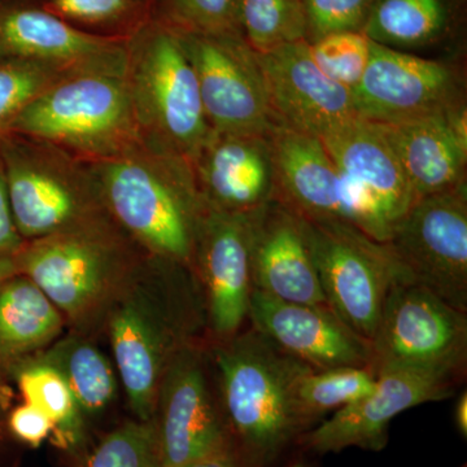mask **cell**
<instances>
[{
	"label": "cell",
	"mask_w": 467,
	"mask_h": 467,
	"mask_svg": "<svg viewBox=\"0 0 467 467\" xmlns=\"http://www.w3.org/2000/svg\"><path fill=\"white\" fill-rule=\"evenodd\" d=\"M371 344L376 374L407 370L460 382L467 362V317L423 285H392Z\"/></svg>",
	"instance_id": "ba28073f"
},
{
	"label": "cell",
	"mask_w": 467,
	"mask_h": 467,
	"mask_svg": "<svg viewBox=\"0 0 467 467\" xmlns=\"http://www.w3.org/2000/svg\"><path fill=\"white\" fill-rule=\"evenodd\" d=\"M20 275L15 257H3L0 259V284L11 276Z\"/></svg>",
	"instance_id": "ab89813d"
},
{
	"label": "cell",
	"mask_w": 467,
	"mask_h": 467,
	"mask_svg": "<svg viewBox=\"0 0 467 467\" xmlns=\"http://www.w3.org/2000/svg\"><path fill=\"white\" fill-rule=\"evenodd\" d=\"M9 207L26 242L109 218L90 162L26 135L0 140Z\"/></svg>",
	"instance_id": "52a82bcc"
},
{
	"label": "cell",
	"mask_w": 467,
	"mask_h": 467,
	"mask_svg": "<svg viewBox=\"0 0 467 467\" xmlns=\"http://www.w3.org/2000/svg\"><path fill=\"white\" fill-rule=\"evenodd\" d=\"M322 142L340 174L342 223L389 242L417 199L380 126L359 117Z\"/></svg>",
	"instance_id": "30bf717a"
},
{
	"label": "cell",
	"mask_w": 467,
	"mask_h": 467,
	"mask_svg": "<svg viewBox=\"0 0 467 467\" xmlns=\"http://www.w3.org/2000/svg\"><path fill=\"white\" fill-rule=\"evenodd\" d=\"M212 353L233 441L257 466L264 465L306 431L297 411L296 386L312 368L254 327L218 340Z\"/></svg>",
	"instance_id": "3957f363"
},
{
	"label": "cell",
	"mask_w": 467,
	"mask_h": 467,
	"mask_svg": "<svg viewBox=\"0 0 467 467\" xmlns=\"http://www.w3.org/2000/svg\"><path fill=\"white\" fill-rule=\"evenodd\" d=\"M308 45L321 72L350 90L361 81L373 47L362 32L331 33Z\"/></svg>",
	"instance_id": "836d02e7"
},
{
	"label": "cell",
	"mask_w": 467,
	"mask_h": 467,
	"mask_svg": "<svg viewBox=\"0 0 467 467\" xmlns=\"http://www.w3.org/2000/svg\"><path fill=\"white\" fill-rule=\"evenodd\" d=\"M152 20L177 33L242 36L239 0H153Z\"/></svg>",
	"instance_id": "1f68e13d"
},
{
	"label": "cell",
	"mask_w": 467,
	"mask_h": 467,
	"mask_svg": "<svg viewBox=\"0 0 467 467\" xmlns=\"http://www.w3.org/2000/svg\"><path fill=\"white\" fill-rule=\"evenodd\" d=\"M254 290L278 299L327 306L306 242L303 218L276 196L250 214Z\"/></svg>",
	"instance_id": "44dd1931"
},
{
	"label": "cell",
	"mask_w": 467,
	"mask_h": 467,
	"mask_svg": "<svg viewBox=\"0 0 467 467\" xmlns=\"http://www.w3.org/2000/svg\"><path fill=\"white\" fill-rule=\"evenodd\" d=\"M250 214L208 208L196 239L192 272L202 292L207 324L218 340L238 334L250 312Z\"/></svg>",
	"instance_id": "9a60e30c"
},
{
	"label": "cell",
	"mask_w": 467,
	"mask_h": 467,
	"mask_svg": "<svg viewBox=\"0 0 467 467\" xmlns=\"http://www.w3.org/2000/svg\"><path fill=\"white\" fill-rule=\"evenodd\" d=\"M24 400L42 410L54 423L55 441L61 450L78 453L84 450L85 420L60 374L41 359H32L17 373Z\"/></svg>",
	"instance_id": "4316f807"
},
{
	"label": "cell",
	"mask_w": 467,
	"mask_h": 467,
	"mask_svg": "<svg viewBox=\"0 0 467 467\" xmlns=\"http://www.w3.org/2000/svg\"><path fill=\"white\" fill-rule=\"evenodd\" d=\"M257 57L279 124L322 140L359 119L352 90L321 72L308 42L291 43Z\"/></svg>",
	"instance_id": "e0dca14e"
},
{
	"label": "cell",
	"mask_w": 467,
	"mask_h": 467,
	"mask_svg": "<svg viewBox=\"0 0 467 467\" xmlns=\"http://www.w3.org/2000/svg\"><path fill=\"white\" fill-rule=\"evenodd\" d=\"M275 196L304 220L342 223L340 174L324 142L278 125L270 135Z\"/></svg>",
	"instance_id": "603a6c76"
},
{
	"label": "cell",
	"mask_w": 467,
	"mask_h": 467,
	"mask_svg": "<svg viewBox=\"0 0 467 467\" xmlns=\"http://www.w3.org/2000/svg\"><path fill=\"white\" fill-rule=\"evenodd\" d=\"M461 73L451 64L373 42L370 60L352 90L356 112L376 124H398L466 106Z\"/></svg>",
	"instance_id": "5bb4252c"
},
{
	"label": "cell",
	"mask_w": 467,
	"mask_h": 467,
	"mask_svg": "<svg viewBox=\"0 0 467 467\" xmlns=\"http://www.w3.org/2000/svg\"><path fill=\"white\" fill-rule=\"evenodd\" d=\"M239 24L243 39L259 55L306 41L301 0H239Z\"/></svg>",
	"instance_id": "f546056e"
},
{
	"label": "cell",
	"mask_w": 467,
	"mask_h": 467,
	"mask_svg": "<svg viewBox=\"0 0 467 467\" xmlns=\"http://www.w3.org/2000/svg\"><path fill=\"white\" fill-rule=\"evenodd\" d=\"M291 467H304L303 465H294V466H291Z\"/></svg>",
	"instance_id": "60d3db41"
},
{
	"label": "cell",
	"mask_w": 467,
	"mask_h": 467,
	"mask_svg": "<svg viewBox=\"0 0 467 467\" xmlns=\"http://www.w3.org/2000/svg\"><path fill=\"white\" fill-rule=\"evenodd\" d=\"M39 359L60 374L84 417L100 413L115 399V370L106 355L85 337H63Z\"/></svg>",
	"instance_id": "484cf974"
},
{
	"label": "cell",
	"mask_w": 467,
	"mask_h": 467,
	"mask_svg": "<svg viewBox=\"0 0 467 467\" xmlns=\"http://www.w3.org/2000/svg\"><path fill=\"white\" fill-rule=\"evenodd\" d=\"M69 75L75 73L17 58L0 57V140L9 133L17 117L32 101Z\"/></svg>",
	"instance_id": "d6a6232c"
},
{
	"label": "cell",
	"mask_w": 467,
	"mask_h": 467,
	"mask_svg": "<svg viewBox=\"0 0 467 467\" xmlns=\"http://www.w3.org/2000/svg\"><path fill=\"white\" fill-rule=\"evenodd\" d=\"M180 34L212 130L270 137L276 126L259 57L243 36Z\"/></svg>",
	"instance_id": "7c38bea8"
},
{
	"label": "cell",
	"mask_w": 467,
	"mask_h": 467,
	"mask_svg": "<svg viewBox=\"0 0 467 467\" xmlns=\"http://www.w3.org/2000/svg\"><path fill=\"white\" fill-rule=\"evenodd\" d=\"M126 41L82 32L51 14L39 0H0L3 58L69 73L125 70Z\"/></svg>",
	"instance_id": "2e32d148"
},
{
	"label": "cell",
	"mask_w": 467,
	"mask_h": 467,
	"mask_svg": "<svg viewBox=\"0 0 467 467\" xmlns=\"http://www.w3.org/2000/svg\"><path fill=\"white\" fill-rule=\"evenodd\" d=\"M107 312L129 407L137 420H150L169 362L207 324L201 285L190 267L146 256Z\"/></svg>",
	"instance_id": "6da1fadb"
},
{
	"label": "cell",
	"mask_w": 467,
	"mask_h": 467,
	"mask_svg": "<svg viewBox=\"0 0 467 467\" xmlns=\"http://www.w3.org/2000/svg\"><path fill=\"white\" fill-rule=\"evenodd\" d=\"M207 364L204 350L190 343L162 376L152 422L164 467H186L234 442Z\"/></svg>",
	"instance_id": "4fadbf2b"
},
{
	"label": "cell",
	"mask_w": 467,
	"mask_h": 467,
	"mask_svg": "<svg viewBox=\"0 0 467 467\" xmlns=\"http://www.w3.org/2000/svg\"><path fill=\"white\" fill-rule=\"evenodd\" d=\"M377 378L370 367L312 368L304 374L296 386V405L306 430L328 411L339 410L373 392Z\"/></svg>",
	"instance_id": "83f0119b"
},
{
	"label": "cell",
	"mask_w": 467,
	"mask_h": 467,
	"mask_svg": "<svg viewBox=\"0 0 467 467\" xmlns=\"http://www.w3.org/2000/svg\"><path fill=\"white\" fill-rule=\"evenodd\" d=\"M248 318L270 342L315 370L371 368L370 342L328 306L290 303L254 288Z\"/></svg>",
	"instance_id": "d6986e66"
},
{
	"label": "cell",
	"mask_w": 467,
	"mask_h": 467,
	"mask_svg": "<svg viewBox=\"0 0 467 467\" xmlns=\"http://www.w3.org/2000/svg\"><path fill=\"white\" fill-rule=\"evenodd\" d=\"M143 254L109 217L26 242L15 260L18 273L78 325L109 308Z\"/></svg>",
	"instance_id": "8992f818"
},
{
	"label": "cell",
	"mask_w": 467,
	"mask_h": 467,
	"mask_svg": "<svg viewBox=\"0 0 467 467\" xmlns=\"http://www.w3.org/2000/svg\"><path fill=\"white\" fill-rule=\"evenodd\" d=\"M451 0H376L362 33L395 50L427 47L451 32Z\"/></svg>",
	"instance_id": "d4e9b609"
},
{
	"label": "cell",
	"mask_w": 467,
	"mask_h": 467,
	"mask_svg": "<svg viewBox=\"0 0 467 467\" xmlns=\"http://www.w3.org/2000/svg\"><path fill=\"white\" fill-rule=\"evenodd\" d=\"M26 244L18 234L9 207L7 187H5V171L0 161V259L15 257Z\"/></svg>",
	"instance_id": "8d00e7d4"
},
{
	"label": "cell",
	"mask_w": 467,
	"mask_h": 467,
	"mask_svg": "<svg viewBox=\"0 0 467 467\" xmlns=\"http://www.w3.org/2000/svg\"><path fill=\"white\" fill-rule=\"evenodd\" d=\"M454 420H456L457 429L460 434L466 438L467 436V393H461L459 400L454 407Z\"/></svg>",
	"instance_id": "f35d334b"
},
{
	"label": "cell",
	"mask_w": 467,
	"mask_h": 467,
	"mask_svg": "<svg viewBox=\"0 0 467 467\" xmlns=\"http://www.w3.org/2000/svg\"><path fill=\"white\" fill-rule=\"evenodd\" d=\"M386 244L411 282L467 312L466 182L417 199Z\"/></svg>",
	"instance_id": "8fae6325"
},
{
	"label": "cell",
	"mask_w": 467,
	"mask_h": 467,
	"mask_svg": "<svg viewBox=\"0 0 467 467\" xmlns=\"http://www.w3.org/2000/svg\"><path fill=\"white\" fill-rule=\"evenodd\" d=\"M8 426L15 438L34 448L39 447L54 434V423L50 418L29 402H24L12 411Z\"/></svg>",
	"instance_id": "d590c367"
},
{
	"label": "cell",
	"mask_w": 467,
	"mask_h": 467,
	"mask_svg": "<svg viewBox=\"0 0 467 467\" xmlns=\"http://www.w3.org/2000/svg\"><path fill=\"white\" fill-rule=\"evenodd\" d=\"M107 213L144 254L192 270L208 207L187 160L147 147L90 162Z\"/></svg>",
	"instance_id": "7a4b0ae2"
},
{
	"label": "cell",
	"mask_w": 467,
	"mask_h": 467,
	"mask_svg": "<svg viewBox=\"0 0 467 467\" xmlns=\"http://www.w3.org/2000/svg\"><path fill=\"white\" fill-rule=\"evenodd\" d=\"M26 135L86 162L121 158L144 146L125 70H85L58 79L17 117Z\"/></svg>",
	"instance_id": "5b68a950"
},
{
	"label": "cell",
	"mask_w": 467,
	"mask_h": 467,
	"mask_svg": "<svg viewBox=\"0 0 467 467\" xmlns=\"http://www.w3.org/2000/svg\"><path fill=\"white\" fill-rule=\"evenodd\" d=\"M76 454L78 467H164L152 420H128Z\"/></svg>",
	"instance_id": "4dcf8cb0"
},
{
	"label": "cell",
	"mask_w": 467,
	"mask_h": 467,
	"mask_svg": "<svg viewBox=\"0 0 467 467\" xmlns=\"http://www.w3.org/2000/svg\"><path fill=\"white\" fill-rule=\"evenodd\" d=\"M125 78L144 146L192 161L212 128L180 34L150 18L126 41Z\"/></svg>",
	"instance_id": "277c9868"
},
{
	"label": "cell",
	"mask_w": 467,
	"mask_h": 467,
	"mask_svg": "<svg viewBox=\"0 0 467 467\" xmlns=\"http://www.w3.org/2000/svg\"><path fill=\"white\" fill-rule=\"evenodd\" d=\"M66 318L33 281L16 275L0 284V358L43 349L60 337Z\"/></svg>",
	"instance_id": "cb8c5ba5"
},
{
	"label": "cell",
	"mask_w": 467,
	"mask_h": 467,
	"mask_svg": "<svg viewBox=\"0 0 467 467\" xmlns=\"http://www.w3.org/2000/svg\"><path fill=\"white\" fill-rule=\"evenodd\" d=\"M416 199L466 182V106L398 124H378Z\"/></svg>",
	"instance_id": "7402d4cb"
},
{
	"label": "cell",
	"mask_w": 467,
	"mask_h": 467,
	"mask_svg": "<svg viewBox=\"0 0 467 467\" xmlns=\"http://www.w3.org/2000/svg\"><path fill=\"white\" fill-rule=\"evenodd\" d=\"M69 26L106 38H130L152 18L153 0H39Z\"/></svg>",
	"instance_id": "f1b7e54d"
},
{
	"label": "cell",
	"mask_w": 467,
	"mask_h": 467,
	"mask_svg": "<svg viewBox=\"0 0 467 467\" xmlns=\"http://www.w3.org/2000/svg\"><path fill=\"white\" fill-rule=\"evenodd\" d=\"M303 221L326 303L344 324L371 342L392 285L410 279L386 243L346 223Z\"/></svg>",
	"instance_id": "9c48e42d"
},
{
	"label": "cell",
	"mask_w": 467,
	"mask_h": 467,
	"mask_svg": "<svg viewBox=\"0 0 467 467\" xmlns=\"http://www.w3.org/2000/svg\"><path fill=\"white\" fill-rule=\"evenodd\" d=\"M190 165L209 209L252 213L275 196L270 137L212 130Z\"/></svg>",
	"instance_id": "ffe728a7"
},
{
	"label": "cell",
	"mask_w": 467,
	"mask_h": 467,
	"mask_svg": "<svg viewBox=\"0 0 467 467\" xmlns=\"http://www.w3.org/2000/svg\"><path fill=\"white\" fill-rule=\"evenodd\" d=\"M377 377L373 392L301 434V444L317 453H337L352 447L382 451L389 442V423L396 417L425 402L451 398L459 383L407 370L380 371Z\"/></svg>",
	"instance_id": "ac0fdd59"
},
{
	"label": "cell",
	"mask_w": 467,
	"mask_h": 467,
	"mask_svg": "<svg viewBox=\"0 0 467 467\" xmlns=\"http://www.w3.org/2000/svg\"><path fill=\"white\" fill-rule=\"evenodd\" d=\"M376 0H301L306 42L331 33L362 32Z\"/></svg>",
	"instance_id": "e575fe53"
},
{
	"label": "cell",
	"mask_w": 467,
	"mask_h": 467,
	"mask_svg": "<svg viewBox=\"0 0 467 467\" xmlns=\"http://www.w3.org/2000/svg\"><path fill=\"white\" fill-rule=\"evenodd\" d=\"M186 467H260L248 459L233 442L229 447L204 457V459L190 463Z\"/></svg>",
	"instance_id": "74e56055"
}]
</instances>
